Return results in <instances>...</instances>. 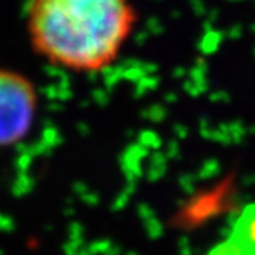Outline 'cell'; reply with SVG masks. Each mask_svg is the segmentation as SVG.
Masks as SVG:
<instances>
[{
  "instance_id": "cell-1",
  "label": "cell",
  "mask_w": 255,
  "mask_h": 255,
  "mask_svg": "<svg viewBox=\"0 0 255 255\" xmlns=\"http://www.w3.org/2000/svg\"><path fill=\"white\" fill-rule=\"evenodd\" d=\"M138 22L132 0H26L32 51L49 65L79 74L111 66Z\"/></svg>"
},
{
  "instance_id": "cell-2",
  "label": "cell",
  "mask_w": 255,
  "mask_h": 255,
  "mask_svg": "<svg viewBox=\"0 0 255 255\" xmlns=\"http://www.w3.org/2000/svg\"><path fill=\"white\" fill-rule=\"evenodd\" d=\"M39 111V91L20 71L0 66V149L26 140Z\"/></svg>"
}]
</instances>
